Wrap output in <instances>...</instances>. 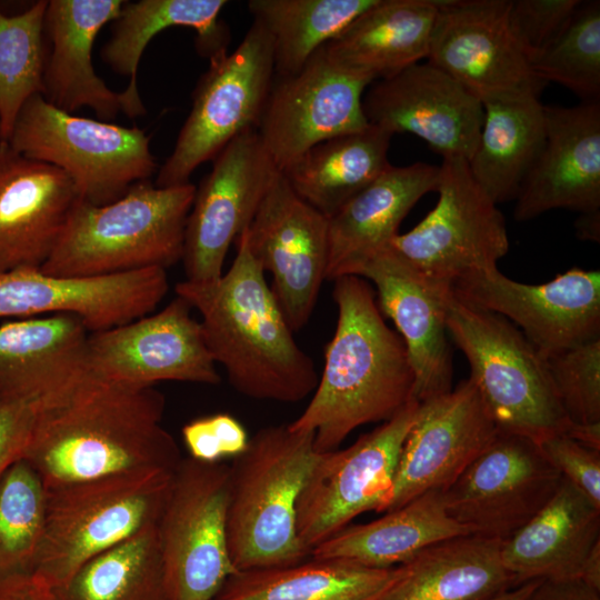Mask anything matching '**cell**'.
<instances>
[{
  "label": "cell",
  "mask_w": 600,
  "mask_h": 600,
  "mask_svg": "<svg viewBox=\"0 0 600 600\" xmlns=\"http://www.w3.org/2000/svg\"><path fill=\"white\" fill-rule=\"evenodd\" d=\"M400 573L401 566L378 569L309 557L284 567L237 571L214 600H380Z\"/></svg>",
  "instance_id": "obj_34"
},
{
  "label": "cell",
  "mask_w": 600,
  "mask_h": 600,
  "mask_svg": "<svg viewBox=\"0 0 600 600\" xmlns=\"http://www.w3.org/2000/svg\"><path fill=\"white\" fill-rule=\"evenodd\" d=\"M0 600H54V596L32 573H19L0 579Z\"/></svg>",
  "instance_id": "obj_48"
},
{
  "label": "cell",
  "mask_w": 600,
  "mask_h": 600,
  "mask_svg": "<svg viewBox=\"0 0 600 600\" xmlns=\"http://www.w3.org/2000/svg\"><path fill=\"white\" fill-rule=\"evenodd\" d=\"M580 0H509L508 24L529 62L564 30Z\"/></svg>",
  "instance_id": "obj_43"
},
{
  "label": "cell",
  "mask_w": 600,
  "mask_h": 600,
  "mask_svg": "<svg viewBox=\"0 0 600 600\" xmlns=\"http://www.w3.org/2000/svg\"><path fill=\"white\" fill-rule=\"evenodd\" d=\"M210 61L192 94V107L156 186L189 183L234 138L257 130L276 70L266 29L253 20L240 44Z\"/></svg>",
  "instance_id": "obj_9"
},
{
  "label": "cell",
  "mask_w": 600,
  "mask_h": 600,
  "mask_svg": "<svg viewBox=\"0 0 600 600\" xmlns=\"http://www.w3.org/2000/svg\"><path fill=\"white\" fill-rule=\"evenodd\" d=\"M600 541V508L562 477L547 504L501 542V561L517 584L531 580H580Z\"/></svg>",
  "instance_id": "obj_27"
},
{
  "label": "cell",
  "mask_w": 600,
  "mask_h": 600,
  "mask_svg": "<svg viewBox=\"0 0 600 600\" xmlns=\"http://www.w3.org/2000/svg\"><path fill=\"white\" fill-rule=\"evenodd\" d=\"M498 428L468 378L449 392L419 402L382 512L432 490L444 491L488 447Z\"/></svg>",
  "instance_id": "obj_20"
},
{
  "label": "cell",
  "mask_w": 600,
  "mask_h": 600,
  "mask_svg": "<svg viewBox=\"0 0 600 600\" xmlns=\"http://www.w3.org/2000/svg\"><path fill=\"white\" fill-rule=\"evenodd\" d=\"M576 230L580 239L599 241L600 211L581 213L576 222Z\"/></svg>",
  "instance_id": "obj_51"
},
{
  "label": "cell",
  "mask_w": 600,
  "mask_h": 600,
  "mask_svg": "<svg viewBox=\"0 0 600 600\" xmlns=\"http://www.w3.org/2000/svg\"><path fill=\"white\" fill-rule=\"evenodd\" d=\"M246 236L252 257L271 274V292L291 330H300L327 279L328 218L302 200L280 171Z\"/></svg>",
  "instance_id": "obj_19"
},
{
  "label": "cell",
  "mask_w": 600,
  "mask_h": 600,
  "mask_svg": "<svg viewBox=\"0 0 600 600\" xmlns=\"http://www.w3.org/2000/svg\"><path fill=\"white\" fill-rule=\"evenodd\" d=\"M6 142L23 157L64 172L80 200L91 204L118 200L157 170L142 129L74 116L42 94L24 103Z\"/></svg>",
  "instance_id": "obj_8"
},
{
  "label": "cell",
  "mask_w": 600,
  "mask_h": 600,
  "mask_svg": "<svg viewBox=\"0 0 600 600\" xmlns=\"http://www.w3.org/2000/svg\"><path fill=\"white\" fill-rule=\"evenodd\" d=\"M530 67L544 83L553 81L583 101H599L600 2L580 1L564 30Z\"/></svg>",
  "instance_id": "obj_41"
},
{
  "label": "cell",
  "mask_w": 600,
  "mask_h": 600,
  "mask_svg": "<svg viewBox=\"0 0 600 600\" xmlns=\"http://www.w3.org/2000/svg\"><path fill=\"white\" fill-rule=\"evenodd\" d=\"M561 480L538 442L498 430L442 498L448 514L471 534L504 541L547 504Z\"/></svg>",
  "instance_id": "obj_13"
},
{
  "label": "cell",
  "mask_w": 600,
  "mask_h": 600,
  "mask_svg": "<svg viewBox=\"0 0 600 600\" xmlns=\"http://www.w3.org/2000/svg\"><path fill=\"white\" fill-rule=\"evenodd\" d=\"M509 0H440L428 62L482 104L539 97L547 84L531 70L508 24Z\"/></svg>",
  "instance_id": "obj_16"
},
{
  "label": "cell",
  "mask_w": 600,
  "mask_h": 600,
  "mask_svg": "<svg viewBox=\"0 0 600 600\" xmlns=\"http://www.w3.org/2000/svg\"><path fill=\"white\" fill-rule=\"evenodd\" d=\"M332 281L338 320L322 373L306 409L288 423L312 432L320 453L338 449L360 426L390 420L413 400L414 384L406 346L369 282L351 274Z\"/></svg>",
  "instance_id": "obj_3"
},
{
  "label": "cell",
  "mask_w": 600,
  "mask_h": 600,
  "mask_svg": "<svg viewBox=\"0 0 600 600\" xmlns=\"http://www.w3.org/2000/svg\"><path fill=\"white\" fill-rule=\"evenodd\" d=\"M349 274L376 286L379 310L401 334L414 374L413 400L422 402L449 392L453 370L444 297L451 286L422 276L390 244L358 263Z\"/></svg>",
  "instance_id": "obj_23"
},
{
  "label": "cell",
  "mask_w": 600,
  "mask_h": 600,
  "mask_svg": "<svg viewBox=\"0 0 600 600\" xmlns=\"http://www.w3.org/2000/svg\"><path fill=\"white\" fill-rule=\"evenodd\" d=\"M372 82L318 50L298 72L274 76L257 132L279 171L313 146L369 126L363 92Z\"/></svg>",
  "instance_id": "obj_17"
},
{
  "label": "cell",
  "mask_w": 600,
  "mask_h": 600,
  "mask_svg": "<svg viewBox=\"0 0 600 600\" xmlns=\"http://www.w3.org/2000/svg\"><path fill=\"white\" fill-rule=\"evenodd\" d=\"M451 290L518 326L543 358L600 338L598 270L572 268L546 283L527 284L492 268L458 279Z\"/></svg>",
  "instance_id": "obj_14"
},
{
  "label": "cell",
  "mask_w": 600,
  "mask_h": 600,
  "mask_svg": "<svg viewBox=\"0 0 600 600\" xmlns=\"http://www.w3.org/2000/svg\"><path fill=\"white\" fill-rule=\"evenodd\" d=\"M79 200L64 172L0 141V272L40 269Z\"/></svg>",
  "instance_id": "obj_25"
},
{
  "label": "cell",
  "mask_w": 600,
  "mask_h": 600,
  "mask_svg": "<svg viewBox=\"0 0 600 600\" xmlns=\"http://www.w3.org/2000/svg\"><path fill=\"white\" fill-rule=\"evenodd\" d=\"M418 408L412 400L348 448L319 454L297 503V531L309 553L359 514L383 511Z\"/></svg>",
  "instance_id": "obj_12"
},
{
  "label": "cell",
  "mask_w": 600,
  "mask_h": 600,
  "mask_svg": "<svg viewBox=\"0 0 600 600\" xmlns=\"http://www.w3.org/2000/svg\"><path fill=\"white\" fill-rule=\"evenodd\" d=\"M567 418L572 423H600V338L546 358Z\"/></svg>",
  "instance_id": "obj_42"
},
{
  "label": "cell",
  "mask_w": 600,
  "mask_h": 600,
  "mask_svg": "<svg viewBox=\"0 0 600 600\" xmlns=\"http://www.w3.org/2000/svg\"><path fill=\"white\" fill-rule=\"evenodd\" d=\"M47 7L40 0L17 14L0 11V141L8 140L24 103L43 92Z\"/></svg>",
  "instance_id": "obj_39"
},
{
  "label": "cell",
  "mask_w": 600,
  "mask_h": 600,
  "mask_svg": "<svg viewBox=\"0 0 600 600\" xmlns=\"http://www.w3.org/2000/svg\"><path fill=\"white\" fill-rule=\"evenodd\" d=\"M564 434L591 449L600 451V423L578 424L571 422Z\"/></svg>",
  "instance_id": "obj_49"
},
{
  "label": "cell",
  "mask_w": 600,
  "mask_h": 600,
  "mask_svg": "<svg viewBox=\"0 0 600 600\" xmlns=\"http://www.w3.org/2000/svg\"><path fill=\"white\" fill-rule=\"evenodd\" d=\"M434 208L390 247L426 278L451 286L476 271L498 268L509 251L501 211L477 184L468 161L442 158Z\"/></svg>",
  "instance_id": "obj_11"
},
{
  "label": "cell",
  "mask_w": 600,
  "mask_h": 600,
  "mask_svg": "<svg viewBox=\"0 0 600 600\" xmlns=\"http://www.w3.org/2000/svg\"><path fill=\"white\" fill-rule=\"evenodd\" d=\"M526 600H600V591L581 580H540Z\"/></svg>",
  "instance_id": "obj_47"
},
{
  "label": "cell",
  "mask_w": 600,
  "mask_h": 600,
  "mask_svg": "<svg viewBox=\"0 0 600 600\" xmlns=\"http://www.w3.org/2000/svg\"><path fill=\"white\" fill-rule=\"evenodd\" d=\"M279 172L257 130L238 136L217 154L187 219L186 280L209 281L223 273L230 246L249 227Z\"/></svg>",
  "instance_id": "obj_18"
},
{
  "label": "cell",
  "mask_w": 600,
  "mask_h": 600,
  "mask_svg": "<svg viewBox=\"0 0 600 600\" xmlns=\"http://www.w3.org/2000/svg\"><path fill=\"white\" fill-rule=\"evenodd\" d=\"M52 591L54 600H167L157 524L93 557Z\"/></svg>",
  "instance_id": "obj_38"
},
{
  "label": "cell",
  "mask_w": 600,
  "mask_h": 600,
  "mask_svg": "<svg viewBox=\"0 0 600 600\" xmlns=\"http://www.w3.org/2000/svg\"><path fill=\"white\" fill-rule=\"evenodd\" d=\"M501 542L467 534L432 544L401 564L380 600H484L519 586L502 564Z\"/></svg>",
  "instance_id": "obj_32"
},
{
  "label": "cell",
  "mask_w": 600,
  "mask_h": 600,
  "mask_svg": "<svg viewBox=\"0 0 600 600\" xmlns=\"http://www.w3.org/2000/svg\"><path fill=\"white\" fill-rule=\"evenodd\" d=\"M196 187L133 184L106 204L79 200L43 272L59 277H103L167 269L182 259L187 219Z\"/></svg>",
  "instance_id": "obj_5"
},
{
  "label": "cell",
  "mask_w": 600,
  "mask_h": 600,
  "mask_svg": "<svg viewBox=\"0 0 600 600\" xmlns=\"http://www.w3.org/2000/svg\"><path fill=\"white\" fill-rule=\"evenodd\" d=\"M543 110L544 144L516 198L513 218L527 221L559 208L600 211V102Z\"/></svg>",
  "instance_id": "obj_24"
},
{
  "label": "cell",
  "mask_w": 600,
  "mask_h": 600,
  "mask_svg": "<svg viewBox=\"0 0 600 600\" xmlns=\"http://www.w3.org/2000/svg\"><path fill=\"white\" fill-rule=\"evenodd\" d=\"M89 331L68 313L31 317L0 326V388L41 403L62 392L84 370Z\"/></svg>",
  "instance_id": "obj_30"
},
{
  "label": "cell",
  "mask_w": 600,
  "mask_h": 600,
  "mask_svg": "<svg viewBox=\"0 0 600 600\" xmlns=\"http://www.w3.org/2000/svg\"><path fill=\"white\" fill-rule=\"evenodd\" d=\"M377 1L250 0L248 9L270 36L276 76H289Z\"/></svg>",
  "instance_id": "obj_37"
},
{
  "label": "cell",
  "mask_w": 600,
  "mask_h": 600,
  "mask_svg": "<svg viewBox=\"0 0 600 600\" xmlns=\"http://www.w3.org/2000/svg\"><path fill=\"white\" fill-rule=\"evenodd\" d=\"M540 580H531L484 600H526Z\"/></svg>",
  "instance_id": "obj_52"
},
{
  "label": "cell",
  "mask_w": 600,
  "mask_h": 600,
  "mask_svg": "<svg viewBox=\"0 0 600 600\" xmlns=\"http://www.w3.org/2000/svg\"><path fill=\"white\" fill-rule=\"evenodd\" d=\"M37 416V401L0 388V478L24 458Z\"/></svg>",
  "instance_id": "obj_46"
},
{
  "label": "cell",
  "mask_w": 600,
  "mask_h": 600,
  "mask_svg": "<svg viewBox=\"0 0 600 600\" xmlns=\"http://www.w3.org/2000/svg\"><path fill=\"white\" fill-rule=\"evenodd\" d=\"M538 444L560 474L600 508V451L560 433Z\"/></svg>",
  "instance_id": "obj_45"
},
{
  "label": "cell",
  "mask_w": 600,
  "mask_h": 600,
  "mask_svg": "<svg viewBox=\"0 0 600 600\" xmlns=\"http://www.w3.org/2000/svg\"><path fill=\"white\" fill-rule=\"evenodd\" d=\"M122 0H50L44 39L50 49L43 72V98L72 113L87 107L102 121L121 112L120 92L97 74L92 50L100 30L117 19Z\"/></svg>",
  "instance_id": "obj_26"
},
{
  "label": "cell",
  "mask_w": 600,
  "mask_h": 600,
  "mask_svg": "<svg viewBox=\"0 0 600 600\" xmlns=\"http://www.w3.org/2000/svg\"><path fill=\"white\" fill-rule=\"evenodd\" d=\"M467 534L470 531L448 514L442 491L432 490L377 520L346 527L309 557L387 569L407 563L432 544Z\"/></svg>",
  "instance_id": "obj_33"
},
{
  "label": "cell",
  "mask_w": 600,
  "mask_h": 600,
  "mask_svg": "<svg viewBox=\"0 0 600 600\" xmlns=\"http://www.w3.org/2000/svg\"><path fill=\"white\" fill-rule=\"evenodd\" d=\"M439 167L416 162L389 166L328 218L327 279L334 280L388 247L413 206L436 191Z\"/></svg>",
  "instance_id": "obj_28"
},
{
  "label": "cell",
  "mask_w": 600,
  "mask_h": 600,
  "mask_svg": "<svg viewBox=\"0 0 600 600\" xmlns=\"http://www.w3.org/2000/svg\"><path fill=\"white\" fill-rule=\"evenodd\" d=\"M236 243L227 272L209 281H180L176 294L200 313L207 348L236 391L257 400L299 402L318 384L313 361L297 344L249 250L246 230Z\"/></svg>",
  "instance_id": "obj_2"
},
{
  "label": "cell",
  "mask_w": 600,
  "mask_h": 600,
  "mask_svg": "<svg viewBox=\"0 0 600 600\" xmlns=\"http://www.w3.org/2000/svg\"><path fill=\"white\" fill-rule=\"evenodd\" d=\"M230 467L182 459L158 521L167 600H214L237 570L229 554Z\"/></svg>",
  "instance_id": "obj_10"
},
{
  "label": "cell",
  "mask_w": 600,
  "mask_h": 600,
  "mask_svg": "<svg viewBox=\"0 0 600 600\" xmlns=\"http://www.w3.org/2000/svg\"><path fill=\"white\" fill-rule=\"evenodd\" d=\"M319 454L312 432L277 424L260 429L233 458L227 536L237 571L309 558L297 531V503Z\"/></svg>",
  "instance_id": "obj_4"
},
{
  "label": "cell",
  "mask_w": 600,
  "mask_h": 600,
  "mask_svg": "<svg viewBox=\"0 0 600 600\" xmlns=\"http://www.w3.org/2000/svg\"><path fill=\"white\" fill-rule=\"evenodd\" d=\"M484 118L472 178L496 203L516 199L546 140L543 104L537 96L483 103Z\"/></svg>",
  "instance_id": "obj_35"
},
{
  "label": "cell",
  "mask_w": 600,
  "mask_h": 600,
  "mask_svg": "<svg viewBox=\"0 0 600 600\" xmlns=\"http://www.w3.org/2000/svg\"><path fill=\"white\" fill-rule=\"evenodd\" d=\"M224 0H140L124 1L113 20L112 33L101 50V59L118 74L129 79L120 92L121 112L129 118L146 113L138 90L141 56L161 31L171 27L197 32V49L209 60L223 54L230 42L229 30L220 20Z\"/></svg>",
  "instance_id": "obj_31"
},
{
  "label": "cell",
  "mask_w": 600,
  "mask_h": 600,
  "mask_svg": "<svg viewBox=\"0 0 600 600\" xmlns=\"http://www.w3.org/2000/svg\"><path fill=\"white\" fill-rule=\"evenodd\" d=\"M580 580L600 591V541L592 547L586 558Z\"/></svg>",
  "instance_id": "obj_50"
},
{
  "label": "cell",
  "mask_w": 600,
  "mask_h": 600,
  "mask_svg": "<svg viewBox=\"0 0 600 600\" xmlns=\"http://www.w3.org/2000/svg\"><path fill=\"white\" fill-rule=\"evenodd\" d=\"M440 0H378L322 47L342 70L370 82L428 57Z\"/></svg>",
  "instance_id": "obj_29"
},
{
  "label": "cell",
  "mask_w": 600,
  "mask_h": 600,
  "mask_svg": "<svg viewBox=\"0 0 600 600\" xmlns=\"http://www.w3.org/2000/svg\"><path fill=\"white\" fill-rule=\"evenodd\" d=\"M181 432L190 458L204 463H219L240 456L250 440L244 427L229 413L193 419Z\"/></svg>",
  "instance_id": "obj_44"
},
{
  "label": "cell",
  "mask_w": 600,
  "mask_h": 600,
  "mask_svg": "<svg viewBox=\"0 0 600 600\" xmlns=\"http://www.w3.org/2000/svg\"><path fill=\"white\" fill-rule=\"evenodd\" d=\"M47 488L26 460L0 478V579L31 573L44 533Z\"/></svg>",
  "instance_id": "obj_40"
},
{
  "label": "cell",
  "mask_w": 600,
  "mask_h": 600,
  "mask_svg": "<svg viewBox=\"0 0 600 600\" xmlns=\"http://www.w3.org/2000/svg\"><path fill=\"white\" fill-rule=\"evenodd\" d=\"M174 471L47 488L44 533L31 573L54 590L93 557L158 524Z\"/></svg>",
  "instance_id": "obj_7"
},
{
  "label": "cell",
  "mask_w": 600,
  "mask_h": 600,
  "mask_svg": "<svg viewBox=\"0 0 600 600\" xmlns=\"http://www.w3.org/2000/svg\"><path fill=\"white\" fill-rule=\"evenodd\" d=\"M191 306L176 296L160 311L88 336L90 373L128 387L161 381L218 384L221 381Z\"/></svg>",
  "instance_id": "obj_15"
},
{
  "label": "cell",
  "mask_w": 600,
  "mask_h": 600,
  "mask_svg": "<svg viewBox=\"0 0 600 600\" xmlns=\"http://www.w3.org/2000/svg\"><path fill=\"white\" fill-rule=\"evenodd\" d=\"M369 124L409 132L442 158L470 160L484 118L482 102L433 64L416 63L378 80L362 99Z\"/></svg>",
  "instance_id": "obj_22"
},
{
  "label": "cell",
  "mask_w": 600,
  "mask_h": 600,
  "mask_svg": "<svg viewBox=\"0 0 600 600\" xmlns=\"http://www.w3.org/2000/svg\"><path fill=\"white\" fill-rule=\"evenodd\" d=\"M168 290L162 268L83 278L20 268L0 272V318L68 313L91 333L150 314Z\"/></svg>",
  "instance_id": "obj_21"
},
{
  "label": "cell",
  "mask_w": 600,
  "mask_h": 600,
  "mask_svg": "<svg viewBox=\"0 0 600 600\" xmlns=\"http://www.w3.org/2000/svg\"><path fill=\"white\" fill-rule=\"evenodd\" d=\"M164 396L113 383L88 369L38 404L24 458L46 488L147 470L174 471L179 447L163 428Z\"/></svg>",
  "instance_id": "obj_1"
},
{
  "label": "cell",
  "mask_w": 600,
  "mask_h": 600,
  "mask_svg": "<svg viewBox=\"0 0 600 600\" xmlns=\"http://www.w3.org/2000/svg\"><path fill=\"white\" fill-rule=\"evenodd\" d=\"M444 319L498 430L536 442L568 431L571 421L557 397L546 358L514 324L466 303L451 288L444 297Z\"/></svg>",
  "instance_id": "obj_6"
},
{
  "label": "cell",
  "mask_w": 600,
  "mask_h": 600,
  "mask_svg": "<svg viewBox=\"0 0 600 600\" xmlns=\"http://www.w3.org/2000/svg\"><path fill=\"white\" fill-rule=\"evenodd\" d=\"M391 138L369 124L313 146L281 173L302 200L329 218L390 166Z\"/></svg>",
  "instance_id": "obj_36"
}]
</instances>
